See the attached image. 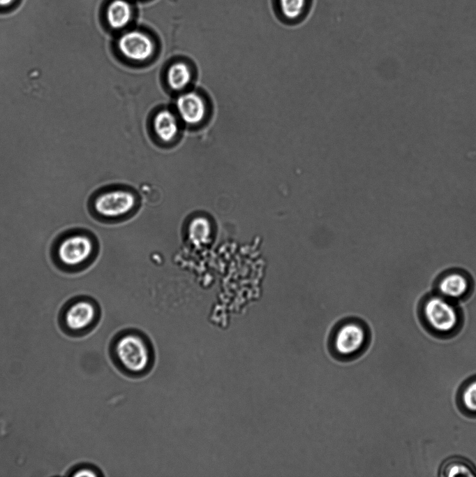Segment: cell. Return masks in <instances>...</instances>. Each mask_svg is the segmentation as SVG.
I'll use <instances>...</instances> for the list:
<instances>
[{
  "mask_svg": "<svg viewBox=\"0 0 476 477\" xmlns=\"http://www.w3.org/2000/svg\"><path fill=\"white\" fill-rule=\"evenodd\" d=\"M211 235V225L204 217L193 219L188 226L190 241L196 247L206 244Z\"/></svg>",
  "mask_w": 476,
  "mask_h": 477,
  "instance_id": "obj_14",
  "label": "cell"
},
{
  "mask_svg": "<svg viewBox=\"0 0 476 477\" xmlns=\"http://www.w3.org/2000/svg\"><path fill=\"white\" fill-rule=\"evenodd\" d=\"M422 314L426 326L438 336L451 335L459 330L461 315L458 307L439 294L426 299Z\"/></svg>",
  "mask_w": 476,
  "mask_h": 477,
  "instance_id": "obj_2",
  "label": "cell"
},
{
  "mask_svg": "<svg viewBox=\"0 0 476 477\" xmlns=\"http://www.w3.org/2000/svg\"><path fill=\"white\" fill-rule=\"evenodd\" d=\"M135 205L134 196L126 191L114 190L103 193L94 200L95 212L106 218H114L128 213Z\"/></svg>",
  "mask_w": 476,
  "mask_h": 477,
  "instance_id": "obj_6",
  "label": "cell"
},
{
  "mask_svg": "<svg viewBox=\"0 0 476 477\" xmlns=\"http://www.w3.org/2000/svg\"><path fill=\"white\" fill-rule=\"evenodd\" d=\"M176 108L181 120L191 125L200 123L204 119L207 112L204 99L194 91L179 95L176 101Z\"/></svg>",
  "mask_w": 476,
  "mask_h": 477,
  "instance_id": "obj_8",
  "label": "cell"
},
{
  "mask_svg": "<svg viewBox=\"0 0 476 477\" xmlns=\"http://www.w3.org/2000/svg\"><path fill=\"white\" fill-rule=\"evenodd\" d=\"M59 316L61 325L68 332H82L94 323L96 317V309L92 302L77 296L63 304Z\"/></svg>",
  "mask_w": 476,
  "mask_h": 477,
  "instance_id": "obj_4",
  "label": "cell"
},
{
  "mask_svg": "<svg viewBox=\"0 0 476 477\" xmlns=\"http://www.w3.org/2000/svg\"><path fill=\"white\" fill-rule=\"evenodd\" d=\"M192 74L189 66L183 61L172 64L167 71L168 85L174 91L186 88L191 81Z\"/></svg>",
  "mask_w": 476,
  "mask_h": 477,
  "instance_id": "obj_13",
  "label": "cell"
},
{
  "mask_svg": "<svg viewBox=\"0 0 476 477\" xmlns=\"http://www.w3.org/2000/svg\"><path fill=\"white\" fill-rule=\"evenodd\" d=\"M94 251L92 238L77 228L64 231L52 242L51 255L56 265L64 270L77 271L91 258Z\"/></svg>",
  "mask_w": 476,
  "mask_h": 477,
  "instance_id": "obj_1",
  "label": "cell"
},
{
  "mask_svg": "<svg viewBox=\"0 0 476 477\" xmlns=\"http://www.w3.org/2000/svg\"><path fill=\"white\" fill-rule=\"evenodd\" d=\"M310 0H274L275 10L281 20L290 24L301 21L307 14Z\"/></svg>",
  "mask_w": 476,
  "mask_h": 477,
  "instance_id": "obj_10",
  "label": "cell"
},
{
  "mask_svg": "<svg viewBox=\"0 0 476 477\" xmlns=\"http://www.w3.org/2000/svg\"><path fill=\"white\" fill-rule=\"evenodd\" d=\"M459 403L467 413L476 415V377L471 379L461 388Z\"/></svg>",
  "mask_w": 476,
  "mask_h": 477,
  "instance_id": "obj_16",
  "label": "cell"
},
{
  "mask_svg": "<svg viewBox=\"0 0 476 477\" xmlns=\"http://www.w3.org/2000/svg\"><path fill=\"white\" fill-rule=\"evenodd\" d=\"M16 0H0V8L9 7L13 5Z\"/></svg>",
  "mask_w": 476,
  "mask_h": 477,
  "instance_id": "obj_18",
  "label": "cell"
},
{
  "mask_svg": "<svg viewBox=\"0 0 476 477\" xmlns=\"http://www.w3.org/2000/svg\"><path fill=\"white\" fill-rule=\"evenodd\" d=\"M73 476H96L97 474L91 469L87 468H81L73 474Z\"/></svg>",
  "mask_w": 476,
  "mask_h": 477,
  "instance_id": "obj_17",
  "label": "cell"
},
{
  "mask_svg": "<svg viewBox=\"0 0 476 477\" xmlns=\"http://www.w3.org/2000/svg\"><path fill=\"white\" fill-rule=\"evenodd\" d=\"M114 352L119 363L129 372L138 374L149 366V346L137 335L130 333L119 337L114 344Z\"/></svg>",
  "mask_w": 476,
  "mask_h": 477,
  "instance_id": "obj_3",
  "label": "cell"
},
{
  "mask_svg": "<svg viewBox=\"0 0 476 477\" xmlns=\"http://www.w3.org/2000/svg\"><path fill=\"white\" fill-rule=\"evenodd\" d=\"M470 286L468 276L459 271H452L443 275L436 286L438 294L452 301L461 300L468 295Z\"/></svg>",
  "mask_w": 476,
  "mask_h": 477,
  "instance_id": "obj_9",
  "label": "cell"
},
{
  "mask_svg": "<svg viewBox=\"0 0 476 477\" xmlns=\"http://www.w3.org/2000/svg\"><path fill=\"white\" fill-rule=\"evenodd\" d=\"M132 8L126 0L112 1L106 10L107 24L114 29H121L128 24L132 18Z\"/></svg>",
  "mask_w": 476,
  "mask_h": 477,
  "instance_id": "obj_12",
  "label": "cell"
},
{
  "mask_svg": "<svg viewBox=\"0 0 476 477\" xmlns=\"http://www.w3.org/2000/svg\"><path fill=\"white\" fill-rule=\"evenodd\" d=\"M154 131L162 141L173 140L179 132V124L174 114L164 109L157 112L153 120Z\"/></svg>",
  "mask_w": 476,
  "mask_h": 477,
  "instance_id": "obj_11",
  "label": "cell"
},
{
  "mask_svg": "<svg viewBox=\"0 0 476 477\" xmlns=\"http://www.w3.org/2000/svg\"><path fill=\"white\" fill-rule=\"evenodd\" d=\"M117 47L121 54L133 61H144L154 54L155 46L146 34L132 30L123 34L118 39Z\"/></svg>",
  "mask_w": 476,
  "mask_h": 477,
  "instance_id": "obj_7",
  "label": "cell"
},
{
  "mask_svg": "<svg viewBox=\"0 0 476 477\" xmlns=\"http://www.w3.org/2000/svg\"><path fill=\"white\" fill-rule=\"evenodd\" d=\"M441 476H475L476 470L468 461L461 458H452L446 461L441 469Z\"/></svg>",
  "mask_w": 476,
  "mask_h": 477,
  "instance_id": "obj_15",
  "label": "cell"
},
{
  "mask_svg": "<svg viewBox=\"0 0 476 477\" xmlns=\"http://www.w3.org/2000/svg\"><path fill=\"white\" fill-rule=\"evenodd\" d=\"M367 341V332L357 322H348L335 332L332 346L336 353L342 357H350L359 353Z\"/></svg>",
  "mask_w": 476,
  "mask_h": 477,
  "instance_id": "obj_5",
  "label": "cell"
}]
</instances>
